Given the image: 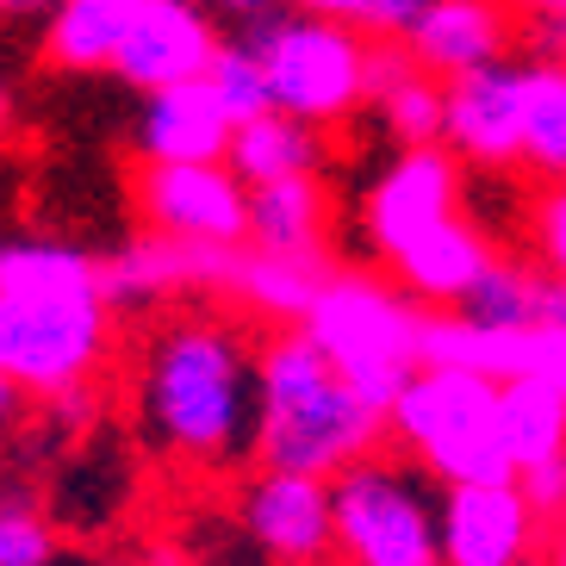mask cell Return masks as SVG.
<instances>
[{
    "label": "cell",
    "mask_w": 566,
    "mask_h": 566,
    "mask_svg": "<svg viewBox=\"0 0 566 566\" xmlns=\"http://www.w3.org/2000/svg\"><path fill=\"white\" fill-rule=\"evenodd\" d=\"M137 436L163 461L224 473L255 449V343L218 312L163 317L132 374Z\"/></svg>",
    "instance_id": "cell-1"
},
{
    "label": "cell",
    "mask_w": 566,
    "mask_h": 566,
    "mask_svg": "<svg viewBox=\"0 0 566 566\" xmlns=\"http://www.w3.org/2000/svg\"><path fill=\"white\" fill-rule=\"evenodd\" d=\"M386 417L355 392L312 336L293 331L268 336L255 349V461L281 473L336 480L349 461L374 454Z\"/></svg>",
    "instance_id": "cell-2"
},
{
    "label": "cell",
    "mask_w": 566,
    "mask_h": 566,
    "mask_svg": "<svg viewBox=\"0 0 566 566\" xmlns=\"http://www.w3.org/2000/svg\"><path fill=\"white\" fill-rule=\"evenodd\" d=\"M113 355V305L101 281L0 286V380L25 399H75Z\"/></svg>",
    "instance_id": "cell-3"
},
{
    "label": "cell",
    "mask_w": 566,
    "mask_h": 566,
    "mask_svg": "<svg viewBox=\"0 0 566 566\" xmlns=\"http://www.w3.org/2000/svg\"><path fill=\"white\" fill-rule=\"evenodd\" d=\"M380 417L405 461H417L442 485H480L511 473L499 442V380H485L473 367L423 361Z\"/></svg>",
    "instance_id": "cell-4"
},
{
    "label": "cell",
    "mask_w": 566,
    "mask_h": 566,
    "mask_svg": "<svg viewBox=\"0 0 566 566\" xmlns=\"http://www.w3.org/2000/svg\"><path fill=\"white\" fill-rule=\"evenodd\" d=\"M300 331L374 411H386L392 392L423 367V312L367 274H331L305 305Z\"/></svg>",
    "instance_id": "cell-5"
},
{
    "label": "cell",
    "mask_w": 566,
    "mask_h": 566,
    "mask_svg": "<svg viewBox=\"0 0 566 566\" xmlns=\"http://www.w3.org/2000/svg\"><path fill=\"white\" fill-rule=\"evenodd\" d=\"M331 560L336 566H442L436 485L417 461L361 454L331 480Z\"/></svg>",
    "instance_id": "cell-6"
},
{
    "label": "cell",
    "mask_w": 566,
    "mask_h": 566,
    "mask_svg": "<svg viewBox=\"0 0 566 566\" xmlns=\"http://www.w3.org/2000/svg\"><path fill=\"white\" fill-rule=\"evenodd\" d=\"M243 44L268 75L274 113L300 118L312 132H336L367 106V44L355 25L312 13H262L250 19Z\"/></svg>",
    "instance_id": "cell-7"
},
{
    "label": "cell",
    "mask_w": 566,
    "mask_h": 566,
    "mask_svg": "<svg viewBox=\"0 0 566 566\" xmlns=\"http://www.w3.org/2000/svg\"><path fill=\"white\" fill-rule=\"evenodd\" d=\"M137 212L156 243L181 250H243L250 224V187L224 163H144Z\"/></svg>",
    "instance_id": "cell-8"
},
{
    "label": "cell",
    "mask_w": 566,
    "mask_h": 566,
    "mask_svg": "<svg viewBox=\"0 0 566 566\" xmlns=\"http://www.w3.org/2000/svg\"><path fill=\"white\" fill-rule=\"evenodd\" d=\"M436 535H442V566H535L548 523L523 499L516 473H504L480 485H449L436 499Z\"/></svg>",
    "instance_id": "cell-9"
},
{
    "label": "cell",
    "mask_w": 566,
    "mask_h": 566,
    "mask_svg": "<svg viewBox=\"0 0 566 566\" xmlns=\"http://www.w3.org/2000/svg\"><path fill=\"white\" fill-rule=\"evenodd\" d=\"M237 523H243V542L268 566L331 560V480L255 467L243 480V499H237Z\"/></svg>",
    "instance_id": "cell-10"
},
{
    "label": "cell",
    "mask_w": 566,
    "mask_h": 566,
    "mask_svg": "<svg viewBox=\"0 0 566 566\" xmlns=\"http://www.w3.org/2000/svg\"><path fill=\"white\" fill-rule=\"evenodd\" d=\"M212 51H218V25L200 0H144L106 69L137 94H156V87L200 82Z\"/></svg>",
    "instance_id": "cell-11"
},
{
    "label": "cell",
    "mask_w": 566,
    "mask_h": 566,
    "mask_svg": "<svg viewBox=\"0 0 566 566\" xmlns=\"http://www.w3.org/2000/svg\"><path fill=\"white\" fill-rule=\"evenodd\" d=\"M442 150L480 168L523 163V82L511 56L442 82Z\"/></svg>",
    "instance_id": "cell-12"
},
{
    "label": "cell",
    "mask_w": 566,
    "mask_h": 566,
    "mask_svg": "<svg viewBox=\"0 0 566 566\" xmlns=\"http://www.w3.org/2000/svg\"><path fill=\"white\" fill-rule=\"evenodd\" d=\"M461 212V163L442 144H417L399 150L380 168V181L367 193V243L374 255H399L411 237H423L430 224Z\"/></svg>",
    "instance_id": "cell-13"
},
{
    "label": "cell",
    "mask_w": 566,
    "mask_h": 566,
    "mask_svg": "<svg viewBox=\"0 0 566 566\" xmlns=\"http://www.w3.org/2000/svg\"><path fill=\"white\" fill-rule=\"evenodd\" d=\"M516 19L504 0H430L423 19L405 32V56L436 82H454L467 69H485L511 56Z\"/></svg>",
    "instance_id": "cell-14"
},
{
    "label": "cell",
    "mask_w": 566,
    "mask_h": 566,
    "mask_svg": "<svg viewBox=\"0 0 566 566\" xmlns=\"http://www.w3.org/2000/svg\"><path fill=\"white\" fill-rule=\"evenodd\" d=\"M485 262H492V243H485V231L467 224L461 212L430 224L423 237H411L399 255H386L392 281H399V293L411 305H454L467 286L485 274Z\"/></svg>",
    "instance_id": "cell-15"
},
{
    "label": "cell",
    "mask_w": 566,
    "mask_h": 566,
    "mask_svg": "<svg viewBox=\"0 0 566 566\" xmlns=\"http://www.w3.org/2000/svg\"><path fill=\"white\" fill-rule=\"evenodd\" d=\"M132 144H137L144 163H224L231 118L218 113V101L206 94V82L156 87V94H144V113H137Z\"/></svg>",
    "instance_id": "cell-16"
},
{
    "label": "cell",
    "mask_w": 566,
    "mask_h": 566,
    "mask_svg": "<svg viewBox=\"0 0 566 566\" xmlns=\"http://www.w3.org/2000/svg\"><path fill=\"white\" fill-rule=\"evenodd\" d=\"M367 101L405 150L442 144V82L405 56V44H367Z\"/></svg>",
    "instance_id": "cell-17"
},
{
    "label": "cell",
    "mask_w": 566,
    "mask_h": 566,
    "mask_svg": "<svg viewBox=\"0 0 566 566\" xmlns=\"http://www.w3.org/2000/svg\"><path fill=\"white\" fill-rule=\"evenodd\" d=\"M324 224H331V206H324L317 175L250 187L243 250H255V255H324Z\"/></svg>",
    "instance_id": "cell-18"
},
{
    "label": "cell",
    "mask_w": 566,
    "mask_h": 566,
    "mask_svg": "<svg viewBox=\"0 0 566 566\" xmlns=\"http://www.w3.org/2000/svg\"><path fill=\"white\" fill-rule=\"evenodd\" d=\"M317 163H324V132H312V125H300L286 113H262L250 125H231V144H224V168L243 187L317 175Z\"/></svg>",
    "instance_id": "cell-19"
},
{
    "label": "cell",
    "mask_w": 566,
    "mask_h": 566,
    "mask_svg": "<svg viewBox=\"0 0 566 566\" xmlns=\"http://www.w3.org/2000/svg\"><path fill=\"white\" fill-rule=\"evenodd\" d=\"M499 442H504L511 473H530V467L566 454L560 386H548L542 374H511V380H499Z\"/></svg>",
    "instance_id": "cell-20"
},
{
    "label": "cell",
    "mask_w": 566,
    "mask_h": 566,
    "mask_svg": "<svg viewBox=\"0 0 566 566\" xmlns=\"http://www.w3.org/2000/svg\"><path fill=\"white\" fill-rule=\"evenodd\" d=\"M144 0H56L44 13V56L69 75L106 69Z\"/></svg>",
    "instance_id": "cell-21"
},
{
    "label": "cell",
    "mask_w": 566,
    "mask_h": 566,
    "mask_svg": "<svg viewBox=\"0 0 566 566\" xmlns=\"http://www.w3.org/2000/svg\"><path fill=\"white\" fill-rule=\"evenodd\" d=\"M523 82V163L548 181H566V56L516 63Z\"/></svg>",
    "instance_id": "cell-22"
},
{
    "label": "cell",
    "mask_w": 566,
    "mask_h": 566,
    "mask_svg": "<svg viewBox=\"0 0 566 566\" xmlns=\"http://www.w3.org/2000/svg\"><path fill=\"white\" fill-rule=\"evenodd\" d=\"M224 281H231L250 305H262V312H274V317H305V305L317 300V286L331 281V262H324V255H255V250H237Z\"/></svg>",
    "instance_id": "cell-23"
},
{
    "label": "cell",
    "mask_w": 566,
    "mask_h": 566,
    "mask_svg": "<svg viewBox=\"0 0 566 566\" xmlns=\"http://www.w3.org/2000/svg\"><path fill=\"white\" fill-rule=\"evenodd\" d=\"M535 300H542V268H516V262H499V255H492L485 274L467 286L449 312L461 317V324H480V331H530Z\"/></svg>",
    "instance_id": "cell-24"
},
{
    "label": "cell",
    "mask_w": 566,
    "mask_h": 566,
    "mask_svg": "<svg viewBox=\"0 0 566 566\" xmlns=\"http://www.w3.org/2000/svg\"><path fill=\"white\" fill-rule=\"evenodd\" d=\"M206 94L218 101V113L231 118V125H250V118L274 113V101H268V75L262 63H255V51L243 44V38H218L212 63H206Z\"/></svg>",
    "instance_id": "cell-25"
},
{
    "label": "cell",
    "mask_w": 566,
    "mask_h": 566,
    "mask_svg": "<svg viewBox=\"0 0 566 566\" xmlns=\"http://www.w3.org/2000/svg\"><path fill=\"white\" fill-rule=\"evenodd\" d=\"M63 530L25 492H0V566H56Z\"/></svg>",
    "instance_id": "cell-26"
},
{
    "label": "cell",
    "mask_w": 566,
    "mask_h": 566,
    "mask_svg": "<svg viewBox=\"0 0 566 566\" xmlns=\"http://www.w3.org/2000/svg\"><path fill=\"white\" fill-rule=\"evenodd\" d=\"M535 250H542V274L566 281V181H554V193L535 206Z\"/></svg>",
    "instance_id": "cell-27"
},
{
    "label": "cell",
    "mask_w": 566,
    "mask_h": 566,
    "mask_svg": "<svg viewBox=\"0 0 566 566\" xmlns=\"http://www.w3.org/2000/svg\"><path fill=\"white\" fill-rule=\"evenodd\" d=\"M516 485H523V499L535 504V516L542 523H566V454H554V461L530 467V473H516Z\"/></svg>",
    "instance_id": "cell-28"
},
{
    "label": "cell",
    "mask_w": 566,
    "mask_h": 566,
    "mask_svg": "<svg viewBox=\"0 0 566 566\" xmlns=\"http://www.w3.org/2000/svg\"><path fill=\"white\" fill-rule=\"evenodd\" d=\"M423 7H430V0H367L355 32L374 38V44H405V32L423 19Z\"/></svg>",
    "instance_id": "cell-29"
},
{
    "label": "cell",
    "mask_w": 566,
    "mask_h": 566,
    "mask_svg": "<svg viewBox=\"0 0 566 566\" xmlns=\"http://www.w3.org/2000/svg\"><path fill=\"white\" fill-rule=\"evenodd\" d=\"M361 7H367V0H293V13L336 19V25H361Z\"/></svg>",
    "instance_id": "cell-30"
},
{
    "label": "cell",
    "mask_w": 566,
    "mask_h": 566,
    "mask_svg": "<svg viewBox=\"0 0 566 566\" xmlns=\"http://www.w3.org/2000/svg\"><path fill=\"white\" fill-rule=\"evenodd\" d=\"M206 13H231V19H262V13H274L281 0H200Z\"/></svg>",
    "instance_id": "cell-31"
},
{
    "label": "cell",
    "mask_w": 566,
    "mask_h": 566,
    "mask_svg": "<svg viewBox=\"0 0 566 566\" xmlns=\"http://www.w3.org/2000/svg\"><path fill=\"white\" fill-rule=\"evenodd\" d=\"M19 411H25V392H19L13 380H0V442H7V436H13Z\"/></svg>",
    "instance_id": "cell-32"
},
{
    "label": "cell",
    "mask_w": 566,
    "mask_h": 566,
    "mask_svg": "<svg viewBox=\"0 0 566 566\" xmlns=\"http://www.w3.org/2000/svg\"><path fill=\"white\" fill-rule=\"evenodd\" d=\"M504 7H523V13L548 19V25H566V0H504Z\"/></svg>",
    "instance_id": "cell-33"
},
{
    "label": "cell",
    "mask_w": 566,
    "mask_h": 566,
    "mask_svg": "<svg viewBox=\"0 0 566 566\" xmlns=\"http://www.w3.org/2000/svg\"><path fill=\"white\" fill-rule=\"evenodd\" d=\"M56 0H0V19H44Z\"/></svg>",
    "instance_id": "cell-34"
},
{
    "label": "cell",
    "mask_w": 566,
    "mask_h": 566,
    "mask_svg": "<svg viewBox=\"0 0 566 566\" xmlns=\"http://www.w3.org/2000/svg\"><path fill=\"white\" fill-rule=\"evenodd\" d=\"M548 566H566V523L548 530Z\"/></svg>",
    "instance_id": "cell-35"
},
{
    "label": "cell",
    "mask_w": 566,
    "mask_h": 566,
    "mask_svg": "<svg viewBox=\"0 0 566 566\" xmlns=\"http://www.w3.org/2000/svg\"><path fill=\"white\" fill-rule=\"evenodd\" d=\"M7 113H13V106H7V87H0V132H7Z\"/></svg>",
    "instance_id": "cell-36"
},
{
    "label": "cell",
    "mask_w": 566,
    "mask_h": 566,
    "mask_svg": "<svg viewBox=\"0 0 566 566\" xmlns=\"http://www.w3.org/2000/svg\"><path fill=\"white\" fill-rule=\"evenodd\" d=\"M75 566H125V560H75Z\"/></svg>",
    "instance_id": "cell-37"
},
{
    "label": "cell",
    "mask_w": 566,
    "mask_h": 566,
    "mask_svg": "<svg viewBox=\"0 0 566 566\" xmlns=\"http://www.w3.org/2000/svg\"><path fill=\"white\" fill-rule=\"evenodd\" d=\"M317 566H336V560H317Z\"/></svg>",
    "instance_id": "cell-38"
},
{
    "label": "cell",
    "mask_w": 566,
    "mask_h": 566,
    "mask_svg": "<svg viewBox=\"0 0 566 566\" xmlns=\"http://www.w3.org/2000/svg\"><path fill=\"white\" fill-rule=\"evenodd\" d=\"M560 38H566V25H560Z\"/></svg>",
    "instance_id": "cell-39"
}]
</instances>
